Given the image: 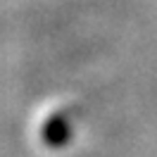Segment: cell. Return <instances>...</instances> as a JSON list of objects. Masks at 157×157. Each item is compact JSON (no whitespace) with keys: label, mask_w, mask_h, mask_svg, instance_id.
<instances>
[{"label":"cell","mask_w":157,"mask_h":157,"mask_svg":"<svg viewBox=\"0 0 157 157\" xmlns=\"http://www.w3.org/2000/svg\"><path fill=\"white\" fill-rule=\"evenodd\" d=\"M69 136H71V128H69V121L64 114H52L43 126V140L52 147L64 145L69 140Z\"/></svg>","instance_id":"obj_1"}]
</instances>
